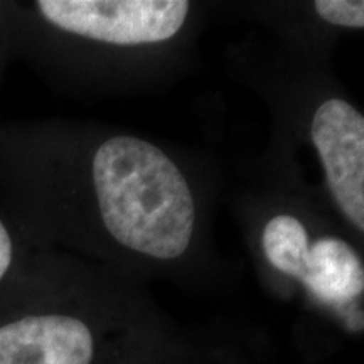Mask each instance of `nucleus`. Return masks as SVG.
I'll return each mask as SVG.
<instances>
[{
    "mask_svg": "<svg viewBox=\"0 0 364 364\" xmlns=\"http://www.w3.org/2000/svg\"><path fill=\"white\" fill-rule=\"evenodd\" d=\"M316 11L331 24L354 29H361L364 26V4L361 0H318Z\"/></svg>",
    "mask_w": 364,
    "mask_h": 364,
    "instance_id": "0eeeda50",
    "label": "nucleus"
},
{
    "mask_svg": "<svg viewBox=\"0 0 364 364\" xmlns=\"http://www.w3.org/2000/svg\"><path fill=\"white\" fill-rule=\"evenodd\" d=\"M36 6L58 29L118 46L171 39L189 11L184 0H39Z\"/></svg>",
    "mask_w": 364,
    "mask_h": 364,
    "instance_id": "f03ea898",
    "label": "nucleus"
},
{
    "mask_svg": "<svg viewBox=\"0 0 364 364\" xmlns=\"http://www.w3.org/2000/svg\"><path fill=\"white\" fill-rule=\"evenodd\" d=\"M309 248L307 231L299 220L282 215L268 221L263 231V250L277 270L302 279Z\"/></svg>",
    "mask_w": 364,
    "mask_h": 364,
    "instance_id": "423d86ee",
    "label": "nucleus"
},
{
    "mask_svg": "<svg viewBox=\"0 0 364 364\" xmlns=\"http://www.w3.org/2000/svg\"><path fill=\"white\" fill-rule=\"evenodd\" d=\"M93 182L105 226L118 243L161 260L188 250L193 193L156 145L134 136L110 139L93 159Z\"/></svg>",
    "mask_w": 364,
    "mask_h": 364,
    "instance_id": "f257e3e1",
    "label": "nucleus"
},
{
    "mask_svg": "<svg viewBox=\"0 0 364 364\" xmlns=\"http://www.w3.org/2000/svg\"><path fill=\"white\" fill-rule=\"evenodd\" d=\"M312 140L326 167L327 182L343 213L364 230V118L353 105L329 100L317 108Z\"/></svg>",
    "mask_w": 364,
    "mask_h": 364,
    "instance_id": "7ed1b4c3",
    "label": "nucleus"
},
{
    "mask_svg": "<svg viewBox=\"0 0 364 364\" xmlns=\"http://www.w3.org/2000/svg\"><path fill=\"white\" fill-rule=\"evenodd\" d=\"M93 338L68 316H29L0 327V364H90Z\"/></svg>",
    "mask_w": 364,
    "mask_h": 364,
    "instance_id": "20e7f679",
    "label": "nucleus"
},
{
    "mask_svg": "<svg viewBox=\"0 0 364 364\" xmlns=\"http://www.w3.org/2000/svg\"><path fill=\"white\" fill-rule=\"evenodd\" d=\"M300 282L324 302L343 306L363 294L364 272L348 243L338 238H321L309 248Z\"/></svg>",
    "mask_w": 364,
    "mask_h": 364,
    "instance_id": "39448f33",
    "label": "nucleus"
},
{
    "mask_svg": "<svg viewBox=\"0 0 364 364\" xmlns=\"http://www.w3.org/2000/svg\"><path fill=\"white\" fill-rule=\"evenodd\" d=\"M14 260V245L11 233L7 231L6 225L0 220V280L7 275L9 268Z\"/></svg>",
    "mask_w": 364,
    "mask_h": 364,
    "instance_id": "6e6552de",
    "label": "nucleus"
}]
</instances>
